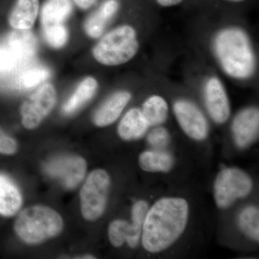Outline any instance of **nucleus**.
<instances>
[{
	"label": "nucleus",
	"instance_id": "nucleus-29",
	"mask_svg": "<svg viewBox=\"0 0 259 259\" xmlns=\"http://www.w3.org/2000/svg\"><path fill=\"white\" fill-rule=\"evenodd\" d=\"M160 6L164 7V8H168V7L176 6L180 5L183 2V0H156Z\"/></svg>",
	"mask_w": 259,
	"mask_h": 259
},
{
	"label": "nucleus",
	"instance_id": "nucleus-22",
	"mask_svg": "<svg viewBox=\"0 0 259 259\" xmlns=\"http://www.w3.org/2000/svg\"><path fill=\"white\" fill-rule=\"evenodd\" d=\"M168 105L166 100L160 95H153L148 97L143 104L142 112L149 127L163 124L168 117Z\"/></svg>",
	"mask_w": 259,
	"mask_h": 259
},
{
	"label": "nucleus",
	"instance_id": "nucleus-4",
	"mask_svg": "<svg viewBox=\"0 0 259 259\" xmlns=\"http://www.w3.org/2000/svg\"><path fill=\"white\" fill-rule=\"evenodd\" d=\"M63 228L61 216L55 211L44 206H35L25 209L17 219L15 231L23 241L30 244L57 236Z\"/></svg>",
	"mask_w": 259,
	"mask_h": 259
},
{
	"label": "nucleus",
	"instance_id": "nucleus-18",
	"mask_svg": "<svg viewBox=\"0 0 259 259\" xmlns=\"http://www.w3.org/2000/svg\"><path fill=\"white\" fill-rule=\"evenodd\" d=\"M72 10V0H47L40 11L42 27L64 24Z\"/></svg>",
	"mask_w": 259,
	"mask_h": 259
},
{
	"label": "nucleus",
	"instance_id": "nucleus-30",
	"mask_svg": "<svg viewBox=\"0 0 259 259\" xmlns=\"http://www.w3.org/2000/svg\"><path fill=\"white\" fill-rule=\"evenodd\" d=\"M226 1L230 2V3H239L244 2L245 0H226Z\"/></svg>",
	"mask_w": 259,
	"mask_h": 259
},
{
	"label": "nucleus",
	"instance_id": "nucleus-23",
	"mask_svg": "<svg viewBox=\"0 0 259 259\" xmlns=\"http://www.w3.org/2000/svg\"><path fill=\"white\" fill-rule=\"evenodd\" d=\"M139 166L145 171L167 172L174 166V159L168 153L159 151H146L140 155Z\"/></svg>",
	"mask_w": 259,
	"mask_h": 259
},
{
	"label": "nucleus",
	"instance_id": "nucleus-19",
	"mask_svg": "<svg viewBox=\"0 0 259 259\" xmlns=\"http://www.w3.org/2000/svg\"><path fill=\"white\" fill-rule=\"evenodd\" d=\"M50 76V70L47 66L32 63L17 75L12 85L18 90H30L47 81Z\"/></svg>",
	"mask_w": 259,
	"mask_h": 259
},
{
	"label": "nucleus",
	"instance_id": "nucleus-11",
	"mask_svg": "<svg viewBox=\"0 0 259 259\" xmlns=\"http://www.w3.org/2000/svg\"><path fill=\"white\" fill-rule=\"evenodd\" d=\"M87 163L82 158L64 156L48 162L45 171L49 176L60 180L66 188L74 189L79 185L86 172Z\"/></svg>",
	"mask_w": 259,
	"mask_h": 259
},
{
	"label": "nucleus",
	"instance_id": "nucleus-20",
	"mask_svg": "<svg viewBox=\"0 0 259 259\" xmlns=\"http://www.w3.org/2000/svg\"><path fill=\"white\" fill-rule=\"evenodd\" d=\"M98 82L95 78L88 76L78 85L73 95L63 106V112L71 115L90 101L96 93Z\"/></svg>",
	"mask_w": 259,
	"mask_h": 259
},
{
	"label": "nucleus",
	"instance_id": "nucleus-27",
	"mask_svg": "<svg viewBox=\"0 0 259 259\" xmlns=\"http://www.w3.org/2000/svg\"><path fill=\"white\" fill-rule=\"evenodd\" d=\"M16 151V142L0 130V153L4 154H13Z\"/></svg>",
	"mask_w": 259,
	"mask_h": 259
},
{
	"label": "nucleus",
	"instance_id": "nucleus-3",
	"mask_svg": "<svg viewBox=\"0 0 259 259\" xmlns=\"http://www.w3.org/2000/svg\"><path fill=\"white\" fill-rule=\"evenodd\" d=\"M139 50L136 29L122 25L105 34L93 49L94 58L104 66L125 64L134 59Z\"/></svg>",
	"mask_w": 259,
	"mask_h": 259
},
{
	"label": "nucleus",
	"instance_id": "nucleus-12",
	"mask_svg": "<svg viewBox=\"0 0 259 259\" xmlns=\"http://www.w3.org/2000/svg\"><path fill=\"white\" fill-rule=\"evenodd\" d=\"M204 94L206 107L212 120L218 124L226 122L231 114V107L222 81L216 76L209 77L204 84Z\"/></svg>",
	"mask_w": 259,
	"mask_h": 259
},
{
	"label": "nucleus",
	"instance_id": "nucleus-10",
	"mask_svg": "<svg viewBox=\"0 0 259 259\" xmlns=\"http://www.w3.org/2000/svg\"><path fill=\"white\" fill-rule=\"evenodd\" d=\"M173 109L179 125L187 136L196 141H202L207 137V120L194 104L180 100L175 102Z\"/></svg>",
	"mask_w": 259,
	"mask_h": 259
},
{
	"label": "nucleus",
	"instance_id": "nucleus-7",
	"mask_svg": "<svg viewBox=\"0 0 259 259\" xmlns=\"http://www.w3.org/2000/svg\"><path fill=\"white\" fill-rule=\"evenodd\" d=\"M110 180L106 171L97 169L87 179L80 193L81 212L88 221L101 217L106 207Z\"/></svg>",
	"mask_w": 259,
	"mask_h": 259
},
{
	"label": "nucleus",
	"instance_id": "nucleus-25",
	"mask_svg": "<svg viewBox=\"0 0 259 259\" xmlns=\"http://www.w3.org/2000/svg\"><path fill=\"white\" fill-rule=\"evenodd\" d=\"M42 34L47 44L56 49L64 47L69 38V32L64 24L42 27Z\"/></svg>",
	"mask_w": 259,
	"mask_h": 259
},
{
	"label": "nucleus",
	"instance_id": "nucleus-17",
	"mask_svg": "<svg viewBox=\"0 0 259 259\" xmlns=\"http://www.w3.org/2000/svg\"><path fill=\"white\" fill-rule=\"evenodd\" d=\"M148 125L141 110L132 108L126 112L117 127V133L125 141L141 139L147 132Z\"/></svg>",
	"mask_w": 259,
	"mask_h": 259
},
{
	"label": "nucleus",
	"instance_id": "nucleus-21",
	"mask_svg": "<svg viewBox=\"0 0 259 259\" xmlns=\"http://www.w3.org/2000/svg\"><path fill=\"white\" fill-rule=\"evenodd\" d=\"M22 198L16 186L4 175H0V214L12 216L21 207Z\"/></svg>",
	"mask_w": 259,
	"mask_h": 259
},
{
	"label": "nucleus",
	"instance_id": "nucleus-1",
	"mask_svg": "<svg viewBox=\"0 0 259 259\" xmlns=\"http://www.w3.org/2000/svg\"><path fill=\"white\" fill-rule=\"evenodd\" d=\"M189 205L185 199L164 197L148 209L142 228V244L146 250L156 253L166 250L185 231Z\"/></svg>",
	"mask_w": 259,
	"mask_h": 259
},
{
	"label": "nucleus",
	"instance_id": "nucleus-14",
	"mask_svg": "<svg viewBox=\"0 0 259 259\" xmlns=\"http://www.w3.org/2000/svg\"><path fill=\"white\" fill-rule=\"evenodd\" d=\"M131 99V93L119 91L114 93L99 107L94 115V122L99 127L111 125L120 117Z\"/></svg>",
	"mask_w": 259,
	"mask_h": 259
},
{
	"label": "nucleus",
	"instance_id": "nucleus-26",
	"mask_svg": "<svg viewBox=\"0 0 259 259\" xmlns=\"http://www.w3.org/2000/svg\"><path fill=\"white\" fill-rule=\"evenodd\" d=\"M170 136L164 127H157L153 130L148 136V144L156 148H163L168 146Z\"/></svg>",
	"mask_w": 259,
	"mask_h": 259
},
{
	"label": "nucleus",
	"instance_id": "nucleus-6",
	"mask_svg": "<svg viewBox=\"0 0 259 259\" xmlns=\"http://www.w3.org/2000/svg\"><path fill=\"white\" fill-rule=\"evenodd\" d=\"M252 187L251 179L243 170L235 167L224 168L214 182L215 203L219 208H227L237 199L248 195Z\"/></svg>",
	"mask_w": 259,
	"mask_h": 259
},
{
	"label": "nucleus",
	"instance_id": "nucleus-9",
	"mask_svg": "<svg viewBox=\"0 0 259 259\" xmlns=\"http://www.w3.org/2000/svg\"><path fill=\"white\" fill-rule=\"evenodd\" d=\"M56 101L55 88L44 83L24 102L21 107L22 122L27 129H34L50 113Z\"/></svg>",
	"mask_w": 259,
	"mask_h": 259
},
{
	"label": "nucleus",
	"instance_id": "nucleus-16",
	"mask_svg": "<svg viewBox=\"0 0 259 259\" xmlns=\"http://www.w3.org/2000/svg\"><path fill=\"white\" fill-rule=\"evenodd\" d=\"M40 10V0H15L10 10V25L15 30H30Z\"/></svg>",
	"mask_w": 259,
	"mask_h": 259
},
{
	"label": "nucleus",
	"instance_id": "nucleus-13",
	"mask_svg": "<svg viewBox=\"0 0 259 259\" xmlns=\"http://www.w3.org/2000/svg\"><path fill=\"white\" fill-rule=\"evenodd\" d=\"M259 112L256 107H248L238 114L232 124L235 143L239 148L250 146L258 138Z\"/></svg>",
	"mask_w": 259,
	"mask_h": 259
},
{
	"label": "nucleus",
	"instance_id": "nucleus-2",
	"mask_svg": "<svg viewBox=\"0 0 259 259\" xmlns=\"http://www.w3.org/2000/svg\"><path fill=\"white\" fill-rule=\"evenodd\" d=\"M212 46L218 63L230 77L245 80L254 74V51L244 30L237 27L223 29L214 36Z\"/></svg>",
	"mask_w": 259,
	"mask_h": 259
},
{
	"label": "nucleus",
	"instance_id": "nucleus-8",
	"mask_svg": "<svg viewBox=\"0 0 259 259\" xmlns=\"http://www.w3.org/2000/svg\"><path fill=\"white\" fill-rule=\"evenodd\" d=\"M148 210L147 202L139 200L134 204L132 209V223L117 220L109 227L108 235L110 243L115 247H120L125 242L131 248L139 244L143 225Z\"/></svg>",
	"mask_w": 259,
	"mask_h": 259
},
{
	"label": "nucleus",
	"instance_id": "nucleus-15",
	"mask_svg": "<svg viewBox=\"0 0 259 259\" xmlns=\"http://www.w3.org/2000/svg\"><path fill=\"white\" fill-rule=\"evenodd\" d=\"M118 9V0H105L85 21L83 29L87 35L93 38L102 36Z\"/></svg>",
	"mask_w": 259,
	"mask_h": 259
},
{
	"label": "nucleus",
	"instance_id": "nucleus-24",
	"mask_svg": "<svg viewBox=\"0 0 259 259\" xmlns=\"http://www.w3.org/2000/svg\"><path fill=\"white\" fill-rule=\"evenodd\" d=\"M238 224L241 231L254 241L259 238V211L254 206L243 209L238 218Z\"/></svg>",
	"mask_w": 259,
	"mask_h": 259
},
{
	"label": "nucleus",
	"instance_id": "nucleus-28",
	"mask_svg": "<svg viewBox=\"0 0 259 259\" xmlns=\"http://www.w3.org/2000/svg\"><path fill=\"white\" fill-rule=\"evenodd\" d=\"M72 2H74L79 9L86 10L96 4L97 0H72Z\"/></svg>",
	"mask_w": 259,
	"mask_h": 259
},
{
	"label": "nucleus",
	"instance_id": "nucleus-5",
	"mask_svg": "<svg viewBox=\"0 0 259 259\" xmlns=\"http://www.w3.org/2000/svg\"><path fill=\"white\" fill-rule=\"evenodd\" d=\"M0 44V75L10 76L14 81L17 75L34 63L37 53V40L29 30H16Z\"/></svg>",
	"mask_w": 259,
	"mask_h": 259
}]
</instances>
